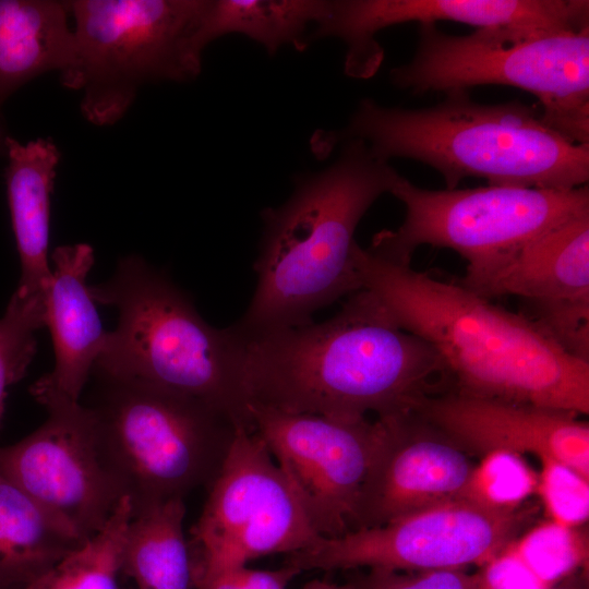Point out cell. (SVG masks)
<instances>
[{"instance_id": "cell-1", "label": "cell", "mask_w": 589, "mask_h": 589, "mask_svg": "<svg viewBox=\"0 0 589 589\" xmlns=\"http://www.w3.org/2000/svg\"><path fill=\"white\" fill-rule=\"evenodd\" d=\"M240 339L248 404L357 421L414 411L452 383L438 353L404 329L366 289L322 323Z\"/></svg>"}, {"instance_id": "cell-2", "label": "cell", "mask_w": 589, "mask_h": 589, "mask_svg": "<svg viewBox=\"0 0 589 589\" xmlns=\"http://www.w3.org/2000/svg\"><path fill=\"white\" fill-rule=\"evenodd\" d=\"M361 289L442 358L455 392L574 414L589 413V361L574 357L522 313L459 284L354 248Z\"/></svg>"}, {"instance_id": "cell-3", "label": "cell", "mask_w": 589, "mask_h": 589, "mask_svg": "<svg viewBox=\"0 0 589 589\" xmlns=\"http://www.w3.org/2000/svg\"><path fill=\"white\" fill-rule=\"evenodd\" d=\"M328 167L294 179L289 199L262 212L254 263L256 287L235 327L257 334L311 322V316L361 289L356 229L399 173L361 140L342 142Z\"/></svg>"}, {"instance_id": "cell-4", "label": "cell", "mask_w": 589, "mask_h": 589, "mask_svg": "<svg viewBox=\"0 0 589 589\" xmlns=\"http://www.w3.org/2000/svg\"><path fill=\"white\" fill-rule=\"evenodd\" d=\"M353 139L381 160L402 157L431 166L448 190L468 177L549 190L576 189L589 179V144L568 140L519 101L481 105L467 91L421 109L363 99L342 130L315 135L312 149L324 157Z\"/></svg>"}, {"instance_id": "cell-5", "label": "cell", "mask_w": 589, "mask_h": 589, "mask_svg": "<svg viewBox=\"0 0 589 589\" xmlns=\"http://www.w3.org/2000/svg\"><path fill=\"white\" fill-rule=\"evenodd\" d=\"M89 291L118 311L93 370L196 398L251 430L233 326H211L168 275L135 254Z\"/></svg>"}, {"instance_id": "cell-6", "label": "cell", "mask_w": 589, "mask_h": 589, "mask_svg": "<svg viewBox=\"0 0 589 589\" xmlns=\"http://www.w3.org/2000/svg\"><path fill=\"white\" fill-rule=\"evenodd\" d=\"M92 399L100 459L136 515L209 488L238 429L196 398L95 370Z\"/></svg>"}, {"instance_id": "cell-7", "label": "cell", "mask_w": 589, "mask_h": 589, "mask_svg": "<svg viewBox=\"0 0 589 589\" xmlns=\"http://www.w3.org/2000/svg\"><path fill=\"white\" fill-rule=\"evenodd\" d=\"M206 0H72L73 45L61 84L81 93L80 110L96 127L119 122L152 83L199 76L195 44Z\"/></svg>"}, {"instance_id": "cell-8", "label": "cell", "mask_w": 589, "mask_h": 589, "mask_svg": "<svg viewBox=\"0 0 589 589\" xmlns=\"http://www.w3.org/2000/svg\"><path fill=\"white\" fill-rule=\"evenodd\" d=\"M390 79L413 94L518 87L539 99L550 128L589 144V27L539 35L479 28L452 36L435 24H419L413 58L394 68Z\"/></svg>"}, {"instance_id": "cell-9", "label": "cell", "mask_w": 589, "mask_h": 589, "mask_svg": "<svg viewBox=\"0 0 589 589\" xmlns=\"http://www.w3.org/2000/svg\"><path fill=\"white\" fill-rule=\"evenodd\" d=\"M405 205L395 230L375 233L372 253L410 264L418 247L449 249L467 266L459 285L472 290L528 243L589 213V189L549 190L513 185L428 190L399 176L390 190Z\"/></svg>"}, {"instance_id": "cell-10", "label": "cell", "mask_w": 589, "mask_h": 589, "mask_svg": "<svg viewBox=\"0 0 589 589\" xmlns=\"http://www.w3.org/2000/svg\"><path fill=\"white\" fill-rule=\"evenodd\" d=\"M321 538L263 440L238 429L192 529L193 570L247 565L275 553L289 555Z\"/></svg>"}, {"instance_id": "cell-11", "label": "cell", "mask_w": 589, "mask_h": 589, "mask_svg": "<svg viewBox=\"0 0 589 589\" xmlns=\"http://www.w3.org/2000/svg\"><path fill=\"white\" fill-rule=\"evenodd\" d=\"M520 522L516 509H497L460 497L383 526L321 538L289 554L286 563L300 572L360 566L398 572L462 568L494 557Z\"/></svg>"}, {"instance_id": "cell-12", "label": "cell", "mask_w": 589, "mask_h": 589, "mask_svg": "<svg viewBox=\"0 0 589 589\" xmlns=\"http://www.w3.org/2000/svg\"><path fill=\"white\" fill-rule=\"evenodd\" d=\"M251 431L267 446L316 533L353 530L362 488L378 448L377 419L347 421L248 404Z\"/></svg>"}, {"instance_id": "cell-13", "label": "cell", "mask_w": 589, "mask_h": 589, "mask_svg": "<svg viewBox=\"0 0 589 589\" xmlns=\"http://www.w3.org/2000/svg\"><path fill=\"white\" fill-rule=\"evenodd\" d=\"M44 407L48 418L38 429L0 447V471L85 541L124 495L100 459L91 410L80 401Z\"/></svg>"}, {"instance_id": "cell-14", "label": "cell", "mask_w": 589, "mask_h": 589, "mask_svg": "<svg viewBox=\"0 0 589 589\" xmlns=\"http://www.w3.org/2000/svg\"><path fill=\"white\" fill-rule=\"evenodd\" d=\"M449 21L524 34L576 32L589 27L587 0H334L310 33V43L337 37L347 46L348 75L372 76L383 60L375 35L396 24Z\"/></svg>"}, {"instance_id": "cell-15", "label": "cell", "mask_w": 589, "mask_h": 589, "mask_svg": "<svg viewBox=\"0 0 589 589\" xmlns=\"http://www.w3.org/2000/svg\"><path fill=\"white\" fill-rule=\"evenodd\" d=\"M470 291L517 297L520 313L589 361V213L538 237Z\"/></svg>"}, {"instance_id": "cell-16", "label": "cell", "mask_w": 589, "mask_h": 589, "mask_svg": "<svg viewBox=\"0 0 589 589\" xmlns=\"http://www.w3.org/2000/svg\"><path fill=\"white\" fill-rule=\"evenodd\" d=\"M377 419L382 438L352 531L464 496L476 466L462 448L416 411Z\"/></svg>"}, {"instance_id": "cell-17", "label": "cell", "mask_w": 589, "mask_h": 589, "mask_svg": "<svg viewBox=\"0 0 589 589\" xmlns=\"http://www.w3.org/2000/svg\"><path fill=\"white\" fill-rule=\"evenodd\" d=\"M460 448L530 453L589 481V425L577 414L450 390L416 409Z\"/></svg>"}, {"instance_id": "cell-18", "label": "cell", "mask_w": 589, "mask_h": 589, "mask_svg": "<svg viewBox=\"0 0 589 589\" xmlns=\"http://www.w3.org/2000/svg\"><path fill=\"white\" fill-rule=\"evenodd\" d=\"M51 261L45 326L51 333L55 365L31 387L43 406L53 400L80 401L107 335L86 284L94 264L93 248L86 243L61 245L53 250Z\"/></svg>"}, {"instance_id": "cell-19", "label": "cell", "mask_w": 589, "mask_h": 589, "mask_svg": "<svg viewBox=\"0 0 589 589\" xmlns=\"http://www.w3.org/2000/svg\"><path fill=\"white\" fill-rule=\"evenodd\" d=\"M4 156L8 206L21 264L15 290L46 300L51 278L50 201L61 152L49 137L23 143L9 135Z\"/></svg>"}, {"instance_id": "cell-20", "label": "cell", "mask_w": 589, "mask_h": 589, "mask_svg": "<svg viewBox=\"0 0 589 589\" xmlns=\"http://www.w3.org/2000/svg\"><path fill=\"white\" fill-rule=\"evenodd\" d=\"M68 1L0 0V125L2 107L22 86L70 62Z\"/></svg>"}, {"instance_id": "cell-21", "label": "cell", "mask_w": 589, "mask_h": 589, "mask_svg": "<svg viewBox=\"0 0 589 589\" xmlns=\"http://www.w3.org/2000/svg\"><path fill=\"white\" fill-rule=\"evenodd\" d=\"M83 542L0 471L1 589L23 588Z\"/></svg>"}, {"instance_id": "cell-22", "label": "cell", "mask_w": 589, "mask_h": 589, "mask_svg": "<svg viewBox=\"0 0 589 589\" xmlns=\"http://www.w3.org/2000/svg\"><path fill=\"white\" fill-rule=\"evenodd\" d=\"M185 505L173 498L132 516L121 572L139 589H191L192 556L183 532Z\"/></svg>"}, {"instance_id": "cell-23", "label": "cell", "mask_w": 589, "mask_h": 589, "mask_svg": "<svg viewBox=\"0 0 589 589\" xmlns=\"http://www.w3.org/2000/svg\"><path fill=\"white\" fill-rule=\"evenodd\" d=\"M326 0H206L195 37L203 53L213 40L231 33L261 44L269 55L284 45L304 50L309 28L323 16Z\"/></svg>"}, {"instance_id": "cell-24", "label": "cell", "mask_w": 589, "mask_h": 589, "mask_svg": "<svg viewBox=\"0 0 589 589\" xmlns=\"http://www.w3.org/2000/svg\"><path fill=\"white\" fill-rule=\"evenodd\" d=\"M132 505L122 496L105 526L21 589H119Z\"/></svg>"}, {"instance_id": "cell-25", "label": "cell", "mask_w": 589, "mask_h": 589, "mask_svg": "<svg viewBox=\"0 0 589 589\" xmlns=\"http://www.w3.org/2000/svg\"><path fill=\"white\" fill-rule=\"evenodd\" d=\"M40 297L14 291L0 317V424L8 388L24 377L36 352V332L45 327Z\"/></svg>"}, {"instance_id": "cell-26", "label": "cell", "mask_w": 589, "mask_h": 589, "mask_svg": "<svg viewBox=\"0 0 589 589\" xmlns=\"http://www.w3.org/2000/svg\"><path fill=\"white\" fill-rule=\"evenodd\" d=\"M476 466L464 498L486 506L515 510L536 486V478L519 455L492 452Z\"/></svg>"}, {"instance_id": "cell-27", "label": "cell", "mask_w": 589, "mask_h": 589, "mask_svg": "<svg viewBox=\"0 0 589 589\" xmlns=\"http://www.w3.org/2000/svg\"><path fill=\"white\" fill-rule=\"evenodd\" d=\"M540 491L551 515L563 525L584 521L588 516V483L568 468L543 462Z\"/></svg>"}, {"instance_id": "cell-28", "label": "cell", "mask_w": 589, "mask_h": 589, "mask_svg": "<svg viewBox=\"0 0 589 589\" xmlns=\"http://www.w3.org/2000/svg\"><path fill=\"white\" fill-rule=\"evenodd\" d=\"M351 585L353 589H483L479 574L462 568L423 572L370 568Z\"/></svg>"}, {"instance_id": "cell-29", "label": "cell", "mask_w": 589, "mask_h": 589, "mask_svg": "<svg viewBox=\"0 0 589 589\" xmlns=\"http://www.w3.org/2000/svg\"><path fill=\"white\" fill-rule=\"evenodd\" d=\"M301 572L285 563L278 569H253L247 565L215 570H193L196 589H287Z\"/></svg>"}, {"instance_id": "cell-30", "label": "cell", "mask_w": 589, "mask_h": 589, "mask_svg": "<svg viewBox=\"0 0 589 589\" xmlns=\"http://www.w3.org/2000/svg\"><path fill=\"white\" fill-rule=\"evenodd\" d=\"M548 589H588L587 576L573 574Z\"/></svg>"}, {"instance_id": "cell-31", "label": "cell", "mask_w": 589, "mask_h": 589, "mask_svg": "<svg viewBox=\"0 0 589 589\" xmlns=\"http://www.w3.org/2000/svg\"><path fill=\"white\" fill-rule=\"evenodd\" d=\"M302 589H353L351 582L338 585L328 580L314 579L305 584Z\"/></svg>"}, {"instance_id": "cell-32", "label": "cell", "mask_w": 589, "mask_h": 589, "mask_svg": "<svg viewBox=\"0 0 589 589\" xmlns=\"http://www.w3.org/2000/svg\"><path fill=\"white\" fill-rule=\"evenodd\" d=\"M9 135L5 125H0V156H4L5 154V144Z\"/></svg>"}, {"instance_id": "cell-33", "label": "cell", "mask_w": 589, "mask_h": 589, "mask_svg": "<svg viewBox=\"0 0 589 589\" xmlns=\"http://www.w3.org/2000/svg\"><path fill=\"white\" fill-rule=\"evenodd\" d=\"M1 589V588H0Z\"/></svg>"}]
</instances>
